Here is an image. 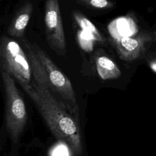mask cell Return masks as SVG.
Wrapping results in <instances>:
<instances>
[{"label":"cell","mask_w":156,"mask_h":156,"mask_svg":"<svg viewBox=\"0 0 156 156\" xmlns=\"http://www.w3.org/2000/svg\"><path fill=\"white\" fill-rule=\"evenodd\" d=\"M33 76L34 82L23 89L33 101L53 135L68 145L74 156H79L82 143L79 121L52 96L46 74Z\"/></svg>","instance_id":"obj_1"},{"label":"cell","mask_w":156,"mask_h":156,"mask_svg":"<svg viewBox=\"0 0 156 156\" xmlns=\"http://www.w3.org/2000/svg\"><path fill=\"white\" fill-rule=\"evenodd\" d=\"M5 99V126L14 143H16L26 126L27 113L26 105L14 79L1 70Z\"/></svg>","instance_id":"obj_2"},{"label":"cell","mask_w":156,"mask_h":156,"mask_svg":"<svg viewBox=\"0 0 156 156\" xmlns=\"http://www.w3.org/2000/svg\"><path fill=\"white\" fill-rule=\"evenodd\" d=\"M0 68L22 87L31 84V69L25 52L17 41L6 35L0 37Z\"/></svg>","instance_id":"obj_3"},{"label":"cell","mask_w":156,"mask_h":156,"mask_svg":"<svg viewBox=\"0 0 156 156\" xmlns=\"http://www.w3.org/2000/svg\"><path fill=\"white\" fill-rule=\"evenodd\" d=\"M30 44L45 71L49 88L72 105L77 106L75 91L69 79L42 48L37 44L30 43Z\"/></svg>","instance_id":"obj_4"},{"label":"cell","mask_w":156,"mask_h":156,"mask_svg":"<svg viewBox=\"0 0 156 156\" xmlns=\"http://www.w3.org/2000/svg\"><path fill=\"white\" fill-rule=\"evenodd\" d=\"M45 32L50 48L58 55H65L66 51V40L57 0H48L44 5Z\"/></svg>","instance_id":"obj_5"},{"label":"cell","mask_w":156,"mask_h":156,"mask_svg":"<svg viewBox=\"0 0 156 156\" xmlns=\"http://www.w3.org/2000/svg\"><path fill=\"white\" fill-rule=\"evenodd\" d=\"M155 40V32L143 31L132 37L114 40L118 56L125 61L141 58Z\"/></svg>","instance_id":"obj_6"},{"label":"cell","mask_w":156,"mask_h":156,"mask_svg":"<svg viewBox=\"0 0 156 156\" xmlns=\"http://www.w3.org/2000/svg\"><path fill=\"white\" fill-rule=\"evenodd\" d=\"M33 7L31 2L26 1L18 9L7 29V33L10 36L16 38L23 37L30 19Z\"/></svg>","instance_id":"obj_7"},{"label":"cell","mask_w":156,"mask_h":156,"mask_svg":"<svg viewBox=\"0 0 156 156\" xmlns=\"http://www.w3.org/2000/svg\"><path fill=\"white\" fill-rule=\"evenodd\" d=\"M108 30L114 40L132 37L138 33L136 22L130 16H122L112 21L108 26Z\"/></svg>","instance_id":"obj_8"},{"label":"cell","mask_w":156,"mask_h":156,"mask_svg":"<svg viewBox=\"0 0 156 156\" xmlns=\"http://www.w3.org/2000/svg\"><path fill=\"white\" fill-rule=\"evenodd\" d=\"M96 66L99 76L103 80L117 79L121 75L118 65L107 56L101 55L97 57Z\"/></svg>","instance_id":"obj_9"},{"label":"cell","mask_w":156,"mask_h":156,"mask_svg":"<svg viewBox=\"0 0 156 156\" xmlns=\"http://www.w3.org/2000/svg\"><path fill=\"white\" fill-rule=\"evenodd\" d=\"M73 16L75 21L82 29L81 30L90 36L94 41L101 42L104 41V38L96 26L82 13L79 12H74Z\"/></svg>","instance_id":"obj_10"},{"label":"cell","mask_w":156,"mask_h":156,"mask_svg":"<svg viewBox=\"0 0 156 156\" xmlns=\"http://www.w3.org/2000/svg\"><path fill=\"white\" fill-rule=\"evenodd\" d=\"M76 2L81 5L96 9H106L112 7L115 3L107 0H77Z\"/></svg>","instance_id":"obj_11"},{"label":"cell","mask_w":156,"mask_h":156,"mask_svg":"<svg viewBox=\"0 0 156 156\" xmlns=\"http://www.w3.org/2000/svg\"><path fill=\"white\" fill-rule=\"evenodd\" d=\"M77 40L80 47L87 52H90L93 49L94 40L87 34L82 30L78 31Z\"/></svg>","instance_id":"obj_12"},{"label":"cell","mask_w":156,"mask_h":156,"mask_svg":"<svg viewBox=\"0 0 156 156\" xmlns=\"http://www.w3.org/2000/svg\"><path fill=\"white\" fill-rule=\"evenodd\" d=\"M53 156H68L67 151L65 147H58L53 151Z\"/></svg>","instance_id":"obj_13"}]
</instances>
